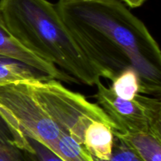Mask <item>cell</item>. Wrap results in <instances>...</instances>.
Listing matches in <instances>:
<instances>
[{"mask_svg":"<svg viewBox=\"0 0 161 161\" xmlns=\"http://www.w3.org/2000/svg\"><path fill=\"white\" fill-rule=\"evenodd\" d=\"M112 91L123 100H132L139 94L140 82L137 71L129 67L119 73L113 81Z\"/></svg>","mask_w":161,"mask_h":161,"instance_id":"30bf717a","label":"cell"},{"mask_svg":"<svg viewBox=\"0 0 161 161\" xmlns=\"http://www.w3.org/2000/svg\"><path fill=\"white\" fill-rule=\"evenodd\" d=\"M27 141L31 148L30 152L23 151L28 161H63L42 143L31 138H28Z\"/></svg>","mask_w":161,"mask_h":161,"instance_id":"7c38bea8","label":"cell"},{"mask_svg":"<svg viewBox=\"0 0 161 161\" xmlns=\"http://www.w3.org/2000/svg\"><path fill=\"white\" fill-rule=\"evenodd\" d=\"M61 20L102 78L133 67L139 94L160 98L161 51L142 20L121 0H58Z\"/></svg>","mask_w":161,"mask_h":161,"instance_id":"6da1fadb","label":"cell"},{"mask_svg":"<svg viewBox=\"0 0 161 161\" xmlns=\"http://www.w3.org/2000/svg\"><path fill=\"white\" fill-rule=\"evenodd\" d=\"M0 14L12 37L38 58L56 66L78 83L102 81L97 68L80 48L47 0H0Z\"/></svg>","mask_w":161,"mask_h":161,"instance_id":"7a4b0ae2","label":"cell"},{"mask_svg":"<svg viewBox=\"0 0 161 161\" xmlns=\"http://www.w3.org/2000/svg\"><path fill=\"white\" fill-rule=\"evenodd\" d=\"M96 161V160H95ZM108 161H142L129 149L122 142L116 139L114 142L113 152L111 159Z\"/></svg>","mask_w":161,"mask_h":161,"instance_id":"4fadbf2b","label":"cell"},{"mask_svg":"<svg viewBox=\"0 0 161 161\" xmlns=\"http://www.w3.org/2000/svg\"><path fill=\"white\" fill-rule=\"evenodd\" d=\"M50 77L13 58L0 57V86L15 83L47 81Z\"/></svg>","mask_w":161,"mask_h":161,"instance_id":"9c48e42d","label":"cell"},{"mask_svg":"<svg viewBox=\"0 0 161 161\" xmlns=\"http://www.w3.org/2000/svg\"><path fill=\"white\" fill-rule=\"evenodd\" d=\"M0 57L13 58L31 66L44 75L56 80L68 83H77L72 77L58 69L56 66L27 50L12 37L4 25L0 14Z\"/></svg>","mask_w":161,"mask_h":161,"instance_id":"8992f818","label":"cell"},{"mask_svg":"<svg viewBox=\"0 0 161 161\" xmlns=\"http://www.w3.org/2000/svg\"><path fill=\"white\" fill-rule=\"evenodd\" d=\"M0 119L13 142L26 152L31 151L28 138L53 151L62 133L34 97L29 83L0 86Z\"/></svg>","mask_w":161,"mask_h":161,"instance_id":"3957f363","label":"cell"},{"mask_svg":"<svg viewBox=\"0 0 161 161\" xmlns=\"http://www.w3.org/2000/svg\"><path fill=\"white\" fill-rule=\"evenodd\" d=\"M32 94L42 109L62 133L83 146L84 134L94 121L106 124L114 133L117 127L97 104L80 93L70 91L53 79L29 83Z\"/></svg>","mask_w":161,"mask_h":161,"instance_id":"277c9868","label":"cell"},{"mask_svg":"<svg viewBox=\"0 0 161 161\" xmlns=\"http://www.w3.org/2000/svg\"><path fill=\"white\" fill-rule=\"evenodd\" d=\"M114 136L142 161H161V137L148 133H116Z\"/></svg>","mask_w":161,"mask_h":161,"instance_id":"ba28073f","label":"cell"},{"mask_svg":"<svg viewBox=\"0 0 161 161\" xmlns=\"http://www.w3.org/2000/svg\"><path fill=\"white\" fill-rule=\"evenodd\" d=\"M0 161H28L23 151L11 139L6 126L0 119Z\"/></svg>","mask_w":161,"mask_h":161,"instance_id":"8fae6325","label":"cell"},{"mask_svg":"<svg viewBox=\"0 0 161 161\" xmlns=\"http://www.w3.org/2000/svg\"><path fill=\"white\" fill-rule=\"evenodd\" d=\"M96 86L97 104L116 125V133H148L161 137L160 98L138 94L132 100H123L102 81Z\"/></svg>","mask_w":161,"mask_h":161,"instance_id":"5b68a950","label":"cell"},{"mask_svg":"<svg viewBox=\"0 0 161 161\" xmlns=\"http://www.w3.org/2000/svg\"><path fill=\"white\" fill-rule=\"evenodd\" d=\"M124 4L128 7L135 9V8H138L144 5L147 0H121Z\"/></svg>","mask_w":161,"mask_h":161,"instance_id":"5bb4252c","label":"cell"},{"mask_svg":"<svg viewBox=\"0 0 161 161\" xmlns=\"http://www.w3.org/2000/svg\"><path fill=\"white\" fill-rule=\"evenodd\" d=\"M115 136L112 129L102 122L94 121L86 128L83 146L96 161L111 159Z\"/></svg>","mask_w":161,"mask_h":161,"instance_id":"52a82bcc","label":"cell"}]
</instances>
